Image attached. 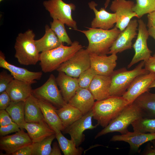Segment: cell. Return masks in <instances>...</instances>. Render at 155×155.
<instances>
[{"label": "cell", "instance_id": "1", "mask_svg": "<svg viewBox=\"0 0 155 155\" xmlns=\"http://www.w3.org/2000/svg\"><path fill=\"white\" fill-rule=\"evenodd\" d=\"M87 30H77L87 37L88 44L86 50L89 54L98 55L108 54L110 49L121 31L115 26L108 30L88 28Z\"/></svg>", "mask_w": 155, "mask_h": 155}, {"label": "cell", "instance_id": "2", "mask_svg": "<svg viewBox=\"0 0 155 155\" xmlns=\"http://www.w3.org/2000/svg\"><path fill=\"white\" fill-rule=\"evenodd\" d=\"M130 104L123 96H110L96 101L92 110L93 118L104 128Z\"/></svg>", "mask_w": 155, "mask_h": 155}, {"label": "cell", "instance_id": "3", "mask_svg": "<svg viewBox=\"0 0 155 155\" xmlns=\"http://www.w3.org/2000/svg\"><path fill=\"white\" fill-rule=\"evenodd\" d=\"M84 47L78 41H74L70 46L62 43L56 48L41 53L39 61L42 71L46 73L57 70L62 63Z\"/></svg>", "mask_w": 155, "mask_h": 155}, {"label": "cell", "instance_id": "4", "mask_svg": "<svg viewBox=\"0 0 155 155\" xmlns=\"http://www.w3.org/2000/svg\"><path fill=\"white\" fill-rule=\"evenodd\" d=\"M35 37L34 33L30 29L18 35L14 48L15 57L20 64L35 65L39 61L40 53L35 43Z\"/></svg>", "mask_w": 155, "mask_h": 155}, {"label": "cell", "instance_id": "5", "mask_svg": "<svg viewBox=\"0 0 155 155\" xmlns=\"http://www.w3.org/2000/svg\"><path fill=\"white\" fill-rule=\"evenodd\" d=\"M144 117L140 108L134 102L129 104L108 125L96 135V139L106 134L118 132L121 134L128 131L127 128L131 123L139 118Z\"/></svg>", "mask_w": 155, "mask_h": 155}, {"label": "cell", "instance_id": "6", "mask_svg": "<svg viewBox=\"0 0 155 155\" xmlns=\"http://www.w3.org/2000/svg\"><path fill=\"white\" fill-rule=\"evenodd\" d=\"M144 67V61H142L132 70L123 68L114 71L111 76L110 96H122L136 77L149 72Z\"/></svg>", "mask_w": 155, "mask_h": 155}, {"label": "cell", "instance_id": "7", "mask_svg": "<svg viewBox=\"0 0 155 155\" xmlns=\"http://www.w3.org/2000/svg\"><path fill=\"white\" fill-rule=\"evenodd\" d=\"M43 4L51 18L59 20L75 30L78 29L76 22L72 16V11L76 8L74 4L67 3L62 0H48L44 1Z\"/></svg>", "mask_w": 155, "mask_h": 155}, {"label": "cell", "instance_id": "8", "mask_svg": "<svg viewBox=\"0 0 155 155\" xmlns=\"http://www.w3.org/2000/svg\"><path fill=\"white\" fill-rule=\"evenodd\" d=\"M90 67V54L86 49L83 48L62 63L57 71L78 78L82 73Z\"/></svg>", "mask_w": 155, "mask_h": 155}, {"label": "cell", "instance_id": "9", "mask_svg": "<svg viewBox=\"0 0 155 155\" xmlns=\"http://www.w3.org/2000/svg\"><path fill=\"white\" fill-rule=\"evenodd\" d=\"M32 94L38 99L49 102L59 108L67 103L58 88L56 78L52 74L43 85L32 90Z\"/></svg>", "mask_w": 155, "mask_h": 155}, {"label": "cell", "instance_id": "10", "mask_svg": "<svg viewBox=\"0 0 155 155\" xmlns=\"http://www.w3.org/2000/svg\"><path fill=\"white\" fill-rule=\"evenodd\" d=\"M138 22L137 37L135 41L132 45L135 54L128 65V68L131 67L139 61L147 60L151 57L152 53L147 45V40L149 35L146 25L141 19L138 20Z\"/></svg>", "mask_w": 155, "mask_h": 155}, {"label": "cell", "instance_id": "11", "mask_svg": "<svg viewBox=\"0 0 155 155\" xmlns=\"http://www.w3.org/2000/svg\"><path fill=\"white\" fill-rule=\"evenodd\" d=\"M135 4L131 0H114L112 1L110 9L115 13V26L121 31L125 29L133 18H138L137 14L133 10Z\"/></svg>", "mask_w": 155, "mask_h": 155}, {"label": "cell", "instance_id": "12", "mask_svg": "<svg viewBox=\"0 0 155 155\" xmlns=\"http://www.w3.org/2000/svg\"><path fill=\"white\" fill-rule=\"evenodd\" d=\"M91 111L66 127L63 131L65 133L69 135L71 139L73 140L77 147H79L84 140L85 135L83 132L87 129H93L99 125L98 123L95 125H93Z\"/></svg>", "mask_w": 155, "mask_h": 155}, {"label": "cell", "instance_id": "13", "mask_svg": "<svg viewBox=\"0 0 155 155\" xmlns=\"http://www.w3.org/2000/svg\"><path fill=\"white\" fill-rule=\"evenodd\" d=\"M138 26V20H131L125 28L121 31L113 43L108 54L120 53L132 47V40L137 35Z\"/></svg>", "mask_w": 155, "mask_h": 155}, {"label": "cell", "instance_id": "14", "mask_svg": "<svg viewBox=\"0 0 155 155\" xmlns=\"http://www.w3.org/2000/svg\"><path fill=\"white\" fill-rule=\"evenodd\" d=\"M155 79V73L153 72L137 76L122 96L130 103H132L140 95L148 91L150 85Z\"/></svg>", "mask_w": 155, "mask_h": 155}, {"label": "cell", "instance_id": "15", "mask_svg": "<svg viewBox=\"0 0 155 155\" xmlns=\"http://www.w3.org/2000/svg\"><path fill=\"white\" fill-rule=\"evenodd\" d=\"M33 143L28 133L21 129L15 134L1 136L0 149L7 155H12L21 148Z\"/></svg>", "mask_w": 155, "mask_h": 155}, {"label": "cell", "instance_id": "16", "mask_svg": "<svg viewBox=\"0 0 155 155\" xmlns=\"http://www.w3.org/2000/svg\"><path fill=\"white\" fill-rule=\"evenodd\" d=\"M0 67L9 71L14 79L32 84L41 78L42 71L33 72L11 64L7 62L4 54L0 52Z\"/></svg>", "mask_w": 155, "mask_h": 155}, {"label": "cell", "instance_id": "17", "mask_svg": "<svg viewBox=\"0 0 155 155\" xmlns=\"http://www.w3.org/2000/svg\"><path fill=\"white\" fill-rule=\"evenodd\" d=\"M91 67L97 75L111 76L116 66L117 59V54L98 55L90 54Z\"/></svg>", "mask_w": 155, "mask_h": 155}, {"label": "cell", "instance_id": "18", "mask_svg": "<svg viewBox=\"0 0 155 155\" xmlns=\"http://www.w3.org/2000/svg\"><path fill=\"white\" fill-rule=\"evenodd\" d=\"M88 5L90 8L94 11L95 16L91 22V28L108 30L113 27L116 22L115 13H109L104 7L98 10L96 8L98 4L94 1L89 2Z\"/></svg>", "mask_w": 155, "mask_h": 155}, {"label": "cell", "instance_id": "19", "mask_svg": "<svg viewBox=\"0 0 155 155\" xmlns=\"http://www.w3.org/2000/svg\"><path fill=\"white\" fill-rule=\"evenodd\" d=\"M155 140V133H144L128 131L121 135H115L111 139V141H123L128 143L131 150L137 151L144 144Z\"/></svg>", "mask_w": 155, "mask_h": 155}, {"label": "cell", "instance_id": "20", "mask_svg": "<svg viewBox=\"0 0 155 155\" xmlns=\"http://www.w3.org/2000/svg\"><path fill=\"white\" fill-rule=\"evenodd\" d=\"M95 99L88 89L79 88L68 103L84 115L92 110Z\"/></svg>", "mask_w": 155, "mask_h": 155}, {"label": "cell", "instance_id": "21", "mask_svg": "<svg viewBox=\"0 0 155 155\" xmlns=\"http://www.w3.org/2000/svg\"><path fill=\"white\" fill-rule=\"evenodd\" d=\"M56 81L65 102L67 103L80 88L78 78L69 76L64 72L58 71Z\"/></svg>", "mask_w": 155, "mask_h": 155}, {"label": "cell", "instance_id": "22", "mask_svg": "<svg viewBox=\"0 0 155 155\" xmlns=\"http://www.w3.org/2000/svg\"><path fill=\"white\" fill-rule=\"evenodd\" d=\"M111 82V76L96 75L92 81L88 89L95 100H100L110 96V89Z\"/></svg>", "mask_w": 155, "mask_h": 155}, {"label": "cell", "instance_id": "23", "mask_svg": "<svg viewBox=\"0 0 155 155\" xmlns=\"http://www.w3.org/2000/svg\"><path fill=\"white\" fill-rule=\"evenodd\" d=\"M24 128L27 131L33 143L41 141L55 133L45 121L39 123L26 122Z\"/></svg>", "mask_w": 155, "mask_h": 155}, {"label": "cell", "instance_id": "24", "mask_svg": "<svg viewBox=\"0 0 155 155\" xmlns=\"http://www.w3.org/2000/svg\"><path fill=\"white\" fill-rule=\"evenodd\" d=\"M38 100L45 122L55 133L63 131L64 129L62 123L55 106L49 102Z\"/></svg>", "mask_w": 155, "mask_h": 155}, {"label": "cell", "instance_id": "25", "mask_svg": "<svg viewBox=\"0 0 155 155\" xmlns=\"http://www.w3.org/2000/svg\"><path fill=\"white\" fill-rule=\"evenodd\" d=\"M31 84L14 79L6 91L13 101H25L32 94Z\"/></svg>", "mask_w": 155, "mask_h": 155}, {"label": "cell", "instance_id": "26", "mask_svg": "<svg viewBox=\"0 0 155 155\" xmlns=\"http://www.w3.org/2000/svg\"><path fill=\"white\" fill-rule=\"evenodd\" d=\"M24 115L26 122L39 123L45 121L38 100L32 94L25 101Z\"/></svg>", "mask_w": 155, "mask_h": 155}, {"label": "cell", "instance_id": "27", "mask_svg": "<svg viewBox=\"0 0 155 155\" xmlns=\"http://www.w3.org/2000/svg\"><path fill=\"white\" fill-rule=\"evenodd\" d=\"M45 33L40 38L35 40L37 49L40 53L49 51L59 46L62 43L50 27H45Z\"/></svg>", "mask_w": 155, "mask_h": 155}, {"label": "cell", "instance_id": "28", "mask_svg": "<svg viewBox=\"0 0 155 155\" xmlns=\"http://www.w3.org/2000/svg\"><path fill=\"white\" fill-rule=\"evenodd\" d=\"M56 111L64 130L83 116L80 110L68 103L57 109Z\"/></svg>", "mask_w": 155, "mask_h": 155}, {"label": "cell", "instance_id": "29", "mask_svg": "<svg viewBox=\"0 0 155 155\" xmlns=\"http://www.w3.org/2000/svg\"><path fill=\"white\" fill-rule=\"evenodd\" d=\"M140 108L144 115L155 117V94L148 91L137 97L134 101Z\"/></svg>", "mask_w": 155, "mask_h": 155}, {"label": "cell", "instance_id": "30", "mask_svg": "<svg viewBox=\"0 0 155 155\" xmlns=\"http://www.w3.org/2000/svg\"><path fill=\"white\" fill-rule=\"evenodd\" d=\"M25 102L11 101L5 110L13 121L16 123L20 129H23L26 123L24 115Z\"/></svg>", "mask_w": 155, "mask_h": 155}, {"label": "cell", "instance_id": "31", "mask_svg": "<svg viewBox=\"0 0 155 155\" xmlns=\"http://www.w3.org/2000/svg\"><path fill=\"white\" fill-rule=\"evenodd\" d=\"M56 138L58 142L60 148L64 155H80L83 149L77 147L73 140H69L65 137L61 131L55 133Z\"/></svg>", "mask_w": 155, "mask_h": 155}, {"label": "cell", "instance_id": "32", "mask_svg": "<svg viewBox=\"0 0 155 155\" xmlns=\"http://www.w3.org/2000/svg\"><path fill=\"white\" fill-rule=\"evenodd\" d=\"M134 131L146 133H155V119L142 117L131 124Z\"/></svg>", "mask_w": 155, "mask_h": 155}, {"label": "cell", "instance_id": "33", "mask_svg": "<svg viewBox=\"0 0 155 155\" xmlns=\"http://www.w3.org/2000/svg\"><path fill=\"white\" fill-rule=\"evenodd\" d=\"M56 138L55 133L51 135L42 141L32 143V155H50L52 143Z\"/></svg>", "mask_w": 155, "mask_h": 155}, {"label": "cell", "instance_id": "34", "mask_svg": "<svg viewBox=\"0 0 155 155\" xmlns=\"http://www.w3.org/2000/svg\"><path fill=\"white\" fill-rule=\"evenodd\" d=\"M50 22V28L62 43L71 45L73 42L68 35L65 27V24L59 20L53 19Z\"/></svg>", "mask_w": 155, "mask_h": 155}, {"label": "cell", "instance_id": "35", "mask_svg": "<svg viewBox=\"0 0 155 155\" xmlns=\"http://www.w3.org/2000/svg\"><path fill=\"white\" fill-rule=\"evenodd\" d=\"M133 8L140 18L144 15L155 11V0H136Z\"/></svg>", "mask_w": 155, "mask_h": 155}, {"label": "cell", "instance_id": "36", "mask_svg": "<svg viewBox=\"0 0 155 155\" xmlns=\"http://www.w3.org/2000/svg\"><path fill=\"white\" fill-rule=\"evenodd\" d=\"M96 75L94 71L91 67L82 73L78 78L80 87L88 89Z\"/></svg>", "mask_w": 155, "mask_h": 155}, {"label": "cell", "instance_id": "37", "mask_svg": "<svg viewBox=\"0 0 155 155\" xmlns=\"http://www.w3.org/2000/svg\"><path fill=\"white\" fill-rule=\"evenodd\" d=\"M14 79L13 76L4 71L0 73V93L6 91L11 82Z\"/></svg>", "mask_w": 155, "mask_h": 155}, {"label": "cell", "instance_id": "38", "mask_svg": "<svg viewBox=\"0 0 155 155\" xmlns=\"http://www.w3.org/2000/svg\"><path fill=\"white\" fill-rule=\"evenodd\" d=\"M18 125L15 122L7 125L0 127V135L3 136L20 130Z\"/></svg>", "mask_w": 155, "mask_h": 155}, {"label": "cell", "instance_id": "39", "mask_svg": "<svg viewBox=\"0 0 155 155\" xmlns=\"http://www.w3.org/2000/svg\"><path fill=\"white\" fill-rule=\"evenodd\" d=\"M11 98L6 91L0 93V110H5L10 104Z\"/></svg>", "mask_w": 155, "mask_h": 155}, {"label": "cell", "instance_id": "40", "mask_svg": "<svg viewBox=\"0 0 155 155\" xmlns=\"http://www.w3.org/2000/svg\"><path fill=\"white\" fill-rule=\"evenodd\" d=\"M0 110V127L5 126L14 122L5 110Z\"/></svg>", "mask_w": 155, "mask_h": 155}, {"label": "cell", "instance_id": "41", "mask_svg": "<svg viewBox=\"0 0 155 155\" xmlns=\"http://www.w3.org/2000/svg\"><path fill=\"white\" fill-rule=\"evenodd\" d=\"M32 144L24 146L13 153L12 155H32Z\"/></svg>", "mask_w": 155, "mask_h": 155}, {"label": "cell", "instance_id": "42", "mask_svg": "<svg viewBox=\"0 0 155 155\" xmlns=\"http://www.w3.org/2000/svg\"><path fill=\"white\" fill-rule=\"evenodd\" d=\"M144 67L149 72L155 73V57L151 56L148 60L144 61Z\"/></svg>", "mask_w": 155, "mask_h": 155}, {"label": "cell", "instance_id": "43", "mask_svg": "<svg viewBox=\"0 0 155 155\" xmlns=\"http://www.w3.org/2000/svg\"><path fill=\"white\" fill-rule=\"evenodd\" d=\"M148 23L147 26L148 28H155V11L149 13L147 16Z\"/></svg>", "mask_w": 155, "mask_h": 155}, {"label": "cell", "instance_id": "44", "mask_svg": "<svg viewBox=\"0 0 155 155\" xmlns=\"http://www.w3.org/2000/svg\"><path fill=\"white\" fill-rule=\"evenodd\" d=\"M61 151L57 142L53 144L50 155H61Z\"/></svg>", "mask_w": 155, "mask_h": 155}, {"label": "cell", "instance_id": "45", "mask_svg": "<svg viewBox=\"0 0 155 155\" xmlns=\"http://www.w3.org/2000/svg\"><path fill=\"white\" fill-rule=\"evenodd\" d=\"M146 155H155V147H150L144 153Z\"/></svg>", "mask_w": 155, "mask_h": 155}, {"label": "cell", "instance_id": "46", "mask_svg": "<svg viewBox=\"0 0 155 155\" xmlns=\"http://www.w3.org/2000/svg\"><path fill=\"white\" fill-rule=\"evenodd\" d=\"M148 30L149 35L152 37L155 40V28H149Z\"/></svg>", "mask_w": 155, "mask_h": 155}, {"label": "cell", "instance_id": "47", "mask_svg": "<svg viewBox=\"0 0 155 155\" xmlns=\"http://www.w3.org/2000/svg\"><path fill=\"white\" fill-rule=\"evenodd\" d=\"M155 79L153 80V81L152 82V83L150 85L149 88V89L153 88H155Z\"/></svg>", "mask_w": 155, "mask_h": 155}, {"label": "cell", "instance_id": "48", "mask_svg": "<svg viewBox=\"0 0 155 155\" xmlns=\"http://www.w3.org/2000/svg\"><path fill=\"white\" fill-rule=\"evenodd\" d=\"M111 0H106L104 4V8L106 9L108 6Z\"/></svg>", "mask_w": 155, "mask_h": 155}, {"label": "cell", "instance_id": "49", "mask_svg": "<svg viewBox=\"0 0 155 155\" xmlns=\"http://www.w3.org/2000/svg\"><path fill=\"white\" fill-rule=\"evenodd\" d=\"M153 57H155V53H154V55H153Z\"/></svg>", "mask_w": 155, "mask_h": 155}, {"label": "cell", "instance_id": "50", "mask_svg": "<svg viewBox=\"0 0 155 155\" xmlns=\"http://www.w3.org/2000/svg\"><path fill=\"white\" fill-rule=\"evenodd\" d=\"M3 0H0V1L1 2Z\"/></svg>", "mask_w": 155, "mask_h": 155}]
</instances>
